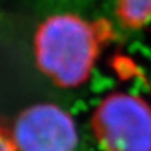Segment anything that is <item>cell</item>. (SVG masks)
Wrapping results in <instances>:
<instances>
[{"label":"cell","instance_id":"3957f363","mask_svg":"<svg viewBox=\"0 0 151 151\" xmlns=\"http://www.w3.org/2000/svg\"><path fill=\"white\" fill-rule=\"evenodd\" d=\"M11 134L19 151H76L80 142L73 115L49 102L23 110Z\"/></svg>","mask_w":151,"mask_h":151},{"label":"cell","instance_id":"5b68a950","mask_svg":"<svg viewBox=\"0 0 151 151\" xmlns=\"http://www.w3.org/2000/svg\"><path fill=\"white\" fill-rule=\"evenodd\" d=\"M0 151H19L13 142L11 131L0 126Z\"/></svg>","mask_w":151,"mask_h":151},{"label":"cell","instance_id":"6da1fadb","mask_svg":"<svg viewBox=\"0 0 151 151\" xmlns=\"http://www.w3.org/2000/svg\"><path fill=\"white\" fill-rule=\"evenodd\" d=\"M99 52V35L76 15H55L40 25L35 56L40 70L61 88L88 81Z\"/></svg>","mask_w":151,"mask_h":151},{"label":"cell","instance_id":"277c9868","mask_svg":"<svg viewBox=\"0 0 151 151\" xmlns=\"http://www.w3.org/2000/svg\"><path fill=\"white\" fill-rule=\"evenodd\" d=\"M117 17L125 28L142 29L151 21V0H118Z\"/></svg>","mask_w":151,"mask_h":151},{"label":"cell","instance_id":"7a4b0ae2","mask_svg":"<svg viewBox=\"0 0 151 151\" xmlns=\"http://www.w3.org/2000/svg\"><path fill=\"white\" fill-rule=\"evenodd\" d=\"M90 126L101 151H151V104L141 96H106L94 109Z\"/></svg>","mask_w":151,"mask_h":151}]
</instances>
